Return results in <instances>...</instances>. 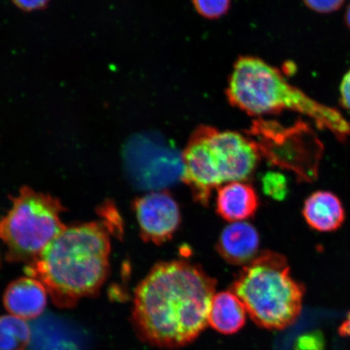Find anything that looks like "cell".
I'll list each match as a JSON object with an SVG mask.
<instances>
[{
	"mask_svg": "<svg viewBox=\"0 0 350 350\" xmlns=\"http://www.w3.org/2000/svg\"><path fill=\"white\" fill-rule=\"evenodd\" d=\"M216 280L185 260L161 262L135 291L133 321L139 338L160 348L185 347L208 325Z\"/></svg>",
	"mask_w": 350,
	"mask_h": 350,
	"instance_id": "obj_1",
	"label": "cell"
},
{
	"mask_svg": "<svg viewBox=\"0 0 350 350\" xmlns=\"http://www.w3.org/2000/svg\"><path fill=\"white\" fill-rule=\"evenodd\" d=\"M109 255L111 239L104 223L66 226L28 265L26 273L45 286L57 306L72 308L103 287L109 274Z\"/></svg>",
	"mask_w": 350,
	"mask_h": 350,
	"instance_id": "obj_2",
	"label": "cell"
},
{
	"mask_svg": "<svg viewBox=\"0 0 350 350\" xmlns=\"http://www.w3.org/2000/svg\"><path fill=\"white\" fill-rule=\"evenodd\" d=\"M227 95L234 106L249 115L295 111L309 117L319 129L331 131L340 142L350 137V122L338 109L317 102L291 85L279 70L255 57L236 62Z\"/></svg>",
	"mask_w": 350,
	"mask_h": 350,
	"instance_id": "obj_3",
	"label": "cell"
},
{
	"mask_svg": "<svg viewBox=\"0 0 350 350\" xmlns=\"http://www.w3.org/2000/svg\"><path fill=\"white\" fill-rule=\"evenodd\" d=\"M260 157L251 138L202 126L194 131L183 152V181L195 201L207 206L214 189L250 178Z\"/></svg>",
	"mask_w": 350,
	"mask_h": 350,
	"instance_id": "obj_4",
	"label": "cell"
},
{
	"mask_svg": "<svg viewBox=\"0 0 350 350\" xmlns=\"http://www.w3.org/2000/svg\"><path fill=\"white\" fill-rule=\"evenodd\" d=\"M232 288L252 321L267 329H284L300 316L304 287L292 278L281 254L260 253L243 267Z\"/></svg>",
	"mask_w": 350,
	"mask_h": 350,
	"instance_id": "obj_5",
	"label": "cell"
},
{
	"mask_svg": "<svg viewBox=\"0 0 350 350\" xmlns=\"http://www.w3.org/2000/svg\"><path fill=\"white\" fill-rule=\"evenodd\" d=\"M64 207L53 196L25 187L12 200L7 215L0 221V240L7 260H37L66 226L61 215Z\"/></svg>",
	"mask_w": 350,
	"mask_h": 350,
	"instance_id": "obj_6",
	"label": "cell"
},
{
	"mask_svg": "<svg viewBox=\"0 0 350 350\" xmlns=\"http://www.w3.org/2000/svg\"><path fill=\"white\" fill-rule=\"evenodd\" d=\"M122 157L126 177L137 190L163 191L183 180V152L159 134L133 135L125 143Z\"/></svg>",
	"mask_w": 350,
	"mask_h": 350,
	"instance_id": "obj_7",
	"label": "cell"
},
{
	"mask_svg": "<svg viewBox=\"0 0 350 350\" xmlns=\"http://www.w3.org/2000/svg\"><path fill=\"white\" fill-rule=\"evenodd\" d=\"M251 134L260 155L269 164L291 170L301 180L312 181L317 177L323 146L304 122L288 129L259 122Z\"/></svg>",
	"mask_w": 350,
	"mask_h": 350,
	"instance_id": "obj_8",
	"label": "cell"
},
{
	"mask_svg": "<svg viewBox=\"0 0 350 350\" xmlns=\"http://www.w3.org/2000/svg\"><path fill=\"white\" fill-rule=\"evenodd\" d=\"M133 207L139 233L146 242H167L181 224L180 209L168 191L148 192L135 199Z\"/></svg>",
	"mask_w": 350,
	"mask_h": 350,
	"instance_id": "obj_9",
	"label": "cell"
},
{
	"mask_svg": "<svg viewBox=\"0 0 350 350\" xmlns=\"http://www.w3.org/2000/svg\"><path fill=\"white\" fill-rule=\"evenodd\" d=\"M45 286L31 277L22 278L8 284L3 304L12 316L29 321L40 317L47 304Z\"/></svg>",
	"mask_w": 350,
	"mask_h": 350,
	"instance_id": "obj_10",
	"label": "cell"
},
{
	"mask_svg": "<svg viewBox=\"0 0 350 350\" xmlns=\"http://www.w3.org/2000/svg\"><path fill=\"white\" fill-rule=\"evenodd\" d=\"M260 247L259 234L247 222H233L222 230L217 250L226 261L234 265H246L255 259Z\"/></svg>",
	"mask_w": 350,
	"mask_h": 350,
	"instance_id": "obj_11",
	"label": "cell"
},
{
	"mask_svg": "<svg viewBox=\"0 0 350 350\" xmlns=\"http://www.w3.org/2000/svg\"><path fill=\"white\" fill-rule=\"evenodd\" d=\"M303 215L310 228L327 233L338 230L345 219V208L338 196L317 191L305 200Z\"/></svg>",
	"mask_w": 350,
	"mask_h": 350,
	"instance_id": "obj_12",
	"label": "cell"
},
{
	"mask_svg": "<svg viewBox=\"0 0 350 350\" xmlns=\"http://www.w3.org/2000/svg\"><path fill=\"white\" fill-rule=\"evenodd\" d=\"M259 206L255 189L246 183L233 182L218 188L217 212L225 220L238 222L254 216Z\"/></svg>",
	"mask_w": 350,
	"mask_h": 350,
	"instance_id": "obj_13",
	"label": "cell"
},
{
	"mask_svg": "<svg viewBox=\"0 0 350 350\" xmlns=\"http://www.w3.org/2000/svg\"><path fill=\"white\" fill-rule=\"evenodd\" d=\"M247 310L234 293L224 291L214 295L208 323L223 334H234L246 323Z\"/></svg>",
	"mask_w": 350,
	"mask_h": 350,
	"instance_id": "obj_14",
	"label": "cell"
},
{
	"mask_svg": "<svg viewBox=\"0 0 350 350\" xmlns=\"http://www.w3.org/2000/svg\"><path fill=\"white\" fill-rule=\"evenodd\" d=\"M31 340V331L25 319L8 314L0 317V350H23Z\"/></svg>",
	"mask_w": 350,
	"mask_h": 350,
	"instance_id": "obj_15",
	"label": "cell"
},
{
	"mask_svg": "<svg viewBox=\"0 0 350 350\" xmlns=\"http://www.w3.org/2000/svg\"><path fill=\"white\" fill-rule=\"evenodd\" d=\"M262 191L271 198L282 201L288 194V183L284 175L275 172H269L261 178Z\"/></svg>",
	"mask_w": 350,
	"mask_h": 350,
	"instance_id": "obj_16",
	"label": "cell"
},
{
	"mask_svg": "<svg viewBox=\"0 0 350 350\" xmlns=\"http://www.w3.org/2000/svg\"><path fill=\"white\" fill-rule=\"evenodd\" d=\"M194 6L201 16L218 18L228 11L230 0H193Z\"/></svg>",
	"mask_w": 350,
	"mask_h": 350,
	"instance_id": "obj_17",
	"label": "cell"
},
{
	"mask_svg": "<svg viewBox=\"0 0 350 350\" xmlns=\"http://www.w3.org/2000/svg\"><path fill=\"white\" fill-rule=\"evenodd\" d=\"M306 6L314 12L323 13L334 12L343 5L345 0H304Z\"/></svg>",
	"mask_w": 350,
	"mask_h": 350,
	"instance_id": "obj_18",
	"label": "cell"
},
{
	"mask_svg": "<svg viewBox=\"0 0 350 350\" xmlns=\"http://www.w3.org/2000/svg\"><path fill=\"white\" fill-rule=\"evenodd\" d=\"M325 342L323 336L316 332L310 334L301 338L297 343V350H323Z\"/></svg>",
	"mask_w": 350,
	"mask_h": 350,
	"instance_id": "obj_19",
	"label": "cell"
},
{
	"mask_svg": "<svg viewBox=\"0 0 350 350\" xmlns=\"http://www.w3.org/2000/svg\"><path fill=\"white\" fill-rule=\"evenodd\" d=\"M13 3L20 10L25 12H32L42 10L50 0H12Z\"/></svg>",
	"mask_w": 350,
	"mask_h": 350,
	"instance_id": "obj_20",
	"label": "cell"
},
{
	"mask_svg": "<svg viewBox=\"0 0 350 350\" xmlns=\"http://www.w3.org/2000/svg\"><path fill=\"white\" fill-rule=\"evenodd\" d=\"M340 95L341 106L350 111V69L340 83Z\"/></svg>",
	"mask_w": 350,
	"mask_h": 350,
	"instance_id": "obj_21",
	"label": "cell"
},
{
	"mask_svg": "<svg viewBox=\"0 0 350 350\" xmlns=\"http://www.w3.org/2000/svg\"><path fill=\"white\" fill-rule=\"evenodd\" d=\"M339 334L342 336H349L350 338V312L348 314L347 319L340 327Z\"/></svg>",
	"mask_w": 350,
	"mask_h": 350,
	"instance_id": "obj_22",
	"label": "cell"
},
{
	"mask_svg": "<svg viewBox=\"0 0 350 350\" xmlns=\"http://www.w3.org/2000/svg\"><path fill=\"white\" fill-rule=\"evenodd\" d=\"M345 24H347L348 28L350 29V3L349 4L347 12H345Z\"/></svg>",
	"mask_w": 350,
	"mask_h": 350,
	"instance_id": "obj_23",
	"label": "cell"
}]
</instances>
